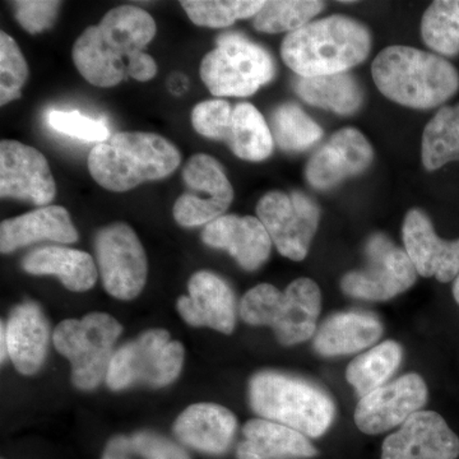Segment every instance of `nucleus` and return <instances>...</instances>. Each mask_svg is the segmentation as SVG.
Wrapping results in <instances>:
<instances>
[{"mask_svg":"<svg viewBox=\"0 0 459 459\" xmlns=\"http://www.w3.org/2000/svg\"><path fill=\"white\" fill-rule=\"evenodd\" d=\"M0 338H2V344H0V347H2V351H0V356H2V361L4 362L5 359H8V343H7V337H5V328H4V323H2V331H0Z\"/></svg>","mask_w":459,"mask_h":459,"instance_id":"obj_41","label":"nucleus"},{"mask_svg":"<svg viewBox=\"0 0 459 459\" xmlns=\"http://www.w3.org/2000/svg\"><path fill=\"white\" fill-rule=\"evenodd\" d=\"M382 334V323L373 314L338 313L325 319L316 332L314 349L327 358L350 355L376 343Z\"/></svg>","mask_w":459,"mask_h":459,"instance_id":"obj_26","label":"nucleus"},{"mask_svg":"<svg viewBox=\"0 0 459 459\" xmlns=\"http://www.w3.org/2000/svg\"><path fill=\"white\" fill-rule=\"evenodd\" d=\"M322 294L310 279H298L280 291L270 283L253 287L241 299L240 316L250 325L273 329L283 346L303 343L316 334Z\"/></svg>","mask_w":459,"mask_h":459,"instance_id":"obj_6","label":"nucleus"},{"mask_svg":"<svg viewBox=\"0 0 459 459\" xmlns=\"http://www.w3.org/2000/svg\"><path fill=\"white\" fill-rule=\"evenodd\" d=\"M48 124L54 131L86 142H102L110 138V131L104 120L92 119L80 111L50 110Z\"/></svg>","mask_w":459,"mask_h":459,"instance_id":"obj_37","label":"nucleus"},{"mask_svg":"<svg viewBox=\"0 0 459 459\" xmlns=\"http://www.w3.org/2000/svg\"><path fill=\"white\" fill-rule=\"evenodd\" d=\"M202 81L214 96L247 98L276 74L273 57L240 33H225L201 63Z\"/></svg>","mask_w":459,"mask_h":459,"instance_id":"obj_8","label":"nucleus"},{"mask_svg":"<svg viewBox=\"0 0 459 459\" xmlns=\"http://www.w3.org/2000/svg\"><path fill=\"white\" fill-rule=\"evenodd\" d=\"M373 148L361 132L341 129L325 147L314 153L307 165V179L314 188H333L347 178L361 174L373 162Z\"/></svg>","mask_w":459,"mask_h":459,"instance_id":"obj_18","label":"nucleus"},{"mask_svg":"<svg viewBox=\"0 0 459 459\" xmlns=\"http://www.w3.org/2000/svg\"><path fill=\"white\" fill-rule=\"evenodd\" d=\"M186 350L165 329H148L115 351L107 385L119 392L135 385L164 388L179 377Z\"/></svg>","mask_w":459,"mask_h":459,"instance_id":"obj_9","label":"nucleus"},{"mask_svg":"<svg viewBox=\"0 0 459 459\" xmlns=\"http://www.w3.org/2000/svg\"><path fill=\"white\" fill-rule=\"evenodd\" d=\"M175 437L193 451L222 455L229 451L238 430L237 416L216 403H195L175 420Z\"/></svg>","mask_w":459,"mask_h":459,"instance_id":"obj_21","label":"nucleus"},{"mask_svg":"<svg viewBox=\"0 0 459 459\" xmlns=\"http://www.w3.org/2000/svg\"><path fill=\"white\" fill-rule=\"evenodd\" d=\"M157 74V65L153 57L144 51L135 54L128 63V75L138 82H147Z\"/></svg>","mask_w":459,"mask_h":459,"instance_id":"obj_40","label":"nucleus"},{"mask_svg":"<svg viewBox=\"0 0 459 459\" xmlns=\"http://www.w3.org/2000/svg\"><path fill=\"white\" fill-rule=\"evenodd\" d=\"M422 164L429 171L459 161V104L444 107L425 126Z\"/></svg>","mask_w":459,"mask_h":459,"instance_id":"obj_30","label":"nucleus"},{"mask_svg":"<svg viewBox=\"0 0 459 459\" xmlns=\"http://www.w3.org/2000/svg\"><path fill=\"white\" fill-rule=\"evenodd\" d=\"M44 240L60 244H72L78 240L77 229L66 208L47 205L22 216L4 220L0 225V250L3 255Z\"/></svg>","mask_w":459,"mask_h":459,"instance_id":"obj_23","label":"nucleus"},{"mask_svg":"<svg viewBox=\"0 0 459 459\" xmlns=\"http://www.w3.org/2000/svg\"><path fill=\"white\" fill-rule=\"evenodd\" d=\"M101 459H192L188 452L165 435L151 430L117 435L105 446Z\"/></svg>","mask_w":459,"mask_h":459,"instance_id":"obj_31","label":"nucleus"},{"mask_svg":"<svg viewBox=\"0 0 459 459\" xmlns=\"http://www.w3.org/2000/svg\"><path fill=\"white\" fill-rule=\"evenodd\" d=\"M14 17L23 30L31 35L45 31L56 23L62 2L22 0L14 2Z\"/></svg>","mask_w":459,"mask_h":459,"instance_id":"obj_39","label":"nucleus"},{"mask_svg":"<svg viewBox=\"0 0 459 459\" xmlns=\"http://www.w3.org/2000/svg\"><path fill=\"white\" fill-rule=\"evenodd\" d=\"M156 31L155 20L143 9L113 8L74 42L75 68L93 86H117L128 75L131 57L143 51Z\"/></svg>","mask_w":459,"mask_h":459,"instance_id":"obj_1","label":"nucleus"},{"mask_svg":"<svg viewBox=\"0 0 459 459\" xmlns=\"http://www.w3.org/2000/svg\"><path fill=\"white\" fill-rule=\"evenodd\" d=\"M186 190L174 204L175 221L183 228L208 225L229 210L234 189L212 156L195 155L183 169Z\"/></svg>","mask_w":459,"mask_h":459,"instance_id":"obj_13","label":"nucleus"},{"mask_svg":"<svg viewBox=\"0 0 459 459\" xmlns=\"http://www.w3.org/2000/svg\"><path fill=\"white\" fill-rule=\"evenodd\" d=\"M123 327L107 313H91L82 319H66L56 325L53 343L72 365V383L81 391H93L107 379L114 346Z\"/></svg>","mask_w":459,"mask_h":459,"instance_id":"obj_7","label":"nucleus"},{"mask_svg":"<svg viewBox=\"0 0 459 459\" xmlns=\"http://www.w3.org/2000/svg\"><path fill=\"white\" fill-rule=\"evenodd\" d=\"M459 437L439 413L419 411L389 435L382 459H457Z\"/></svg>","mask_w":459,"mask_h":459,"instance_id":"obj_16","label":"nucleus"},{"mask_svg":"<svg viewBox=\"0 0 459 459\" xmlns=\"http://www.w3.org/2000/svg\"><path fill=\"white\" fill-rule=\"evenodd\" d=\"M404 247L416 272L451 282L459 276V238L443 240L434 231L430 219L420 210H411L403 222Z\"/></svg>","mask_w":459,"mask_h":459,"instance_id":"obj_19","label":"nucleus"},{"mask_svg":"<svg viewBox=\"0 0 459 459\" xmlns=\"http://www.w3.org/2000/svg\"><path fill=\"white\" fill-rule=\"evenodd\" d=\"M8 358L22 376L41 369L48 355L50 328L41 307L32 301L17 305L4 323Z\"/></svg>","mask_w":459,"mask_h":459,"instance_id":"obj_22","label":"nucleus"},{"mask_svg":"<svg viewBox=\"0 0 459 459\" xmlns=\"http://www.w3.org/2000/svg\"><path fill=\"white\" fill-rule=\"evenodd\" d=\"M295 91L307 104L341 115L355 113L362 104L360 86L352 75L299 78Z\"/></svg>","mask_w":459,"mask_h":459,"instance_id":"obj_28","label":"nucleus"},{"mask_svg":"<svg viewBox=\"0 0 459 459\" xmlns=\"http://www.w3.org/2000/svg\"><path fill=\"white\" fill-rule=\"evenodd\" d=\"M318 451L307 437L279 422L249 420L243 428V440L237 459H309Z\"/></svg>","mask_w":459,"mask_h":459,"instance_id":"obj_24","label":"nucleus"},{"mask_svg":"<svg viewBox=\"0 0 459 459\" xmlns=\"http://www.w3.org/2000/svg\"><path fill=\"white\" fill-rule=\"evenodd\" d=\"M95 252L100 276L108 295L128 301L143 291L148 274L147 255L131 226L114 222L100 230Z\"/></svg>","mask_w":459,"mask_h":459,"instance_id":"obj_10","label":"nucleus"},{"mask_svg":"<svg viewBox=\"0 0 459 459\" xmlns=\"http://www.w3.org/2000/svg\"><path fill=\"white\" fill-rule=\"evenodd\" d=\"M265 2L237 0V2H213V0H183L181 7L189 20L197 26L221 29L231 26L238 20L255 17Z\"/></svg>","mask_w":459,"mask_h":459,"instance_id":"obj_35","label":"nucleus"},{"mask_svg":"<svg viewBox=\"0 0 459 459\" xmlns=\"http://www.w3.org/2000/svg\"><path fill=\"white\" fill-rule=\"evenodd\" d=\"M367 265L343 277L347 295L364 300H389L409 290L416 281V268L404 250L385 235H374L365 247Z\"/></svg>","mask_w":459,"mask_h":459,"instance_id":"obj_12","label":"nucleus"},{"mask_svg":"<svg viewBox=\"0 0 459 459\" xmlns=\"http://www.w3.org/2000/svg\"><path fill=\"white\" fill-rule=\"evenodd\" d=\"M403 350L394 341L377 344L358 356L346 370V379L360 397L383 386L400 368Z\"/></svg>","mask_w":459,"mask_h":459,"instance_id":"obj_29","label":"nucleus"},{"mask_svg":"<svg viewBox=\"0 0 459 459\" xmlns=\"http://www.w3.org/2000/svg\"><path fill=\"white\" fill-rule=\"evenodd\" d=\"M256 214L280 255L303 261L318 230L320 211L304 193L270 192L258 202Z\"/></svg>","mask_w":459,"mask_h":459,"instance_id":"obj_11","label":"nucleus"},{"mask_svg":"<svg viewBox=\"0 0 459 459\" xmlns=\"http://www.w3.org/2000/svg\"><path fill=\"white\" fill-rule=\"evenodd\" d=\"M29 66L20 47L8 33L0 32V105L21 98Z\"/></svg>","mask_w":459,"mask_h":459,"instance_id":"obj_36","label":"nucleus"},{"mask_svg":"<svg viewBox=\"0 0 459 459\" xmlns=\"http://www.w3.org/2000/svg\"><path fill=\"white\" fill-rule=\"evenodd\" d=\"M234 108L225 100H208L193 108V128L205 138L226 141Z\"/></svg>","mask_w":459,"mask_h":459,"instance_id":"obj_38","label":"nucleus"},{"mask_svg":"<svg viewBox=\"0 0 459 459\" xmlns=\"http://www.w3.org/2000/svg\"><path fill=\"white\" fill-rule=\"evenodd\" d=\"M427 401L425 380L419 374H407L362 397L356 406L355 422L362 433H385L419 412Z\"/></svg>","mask_w":459,"mask_h":459,"instance_id":"obj_15","label":"nucleus"},{"mask_svg":"<svg viewBox=\"0 0 459 459\" xmlns=\"http://www.w3.org/2000/svg\"><path fill=\"white\" fill-rule=\"evenodd\" d=\"M23 271L35 276H56L65 289L89 291L98 281V267L89 253L65 247H44L23 258Z\"/></svg>","mask_w":459,"mask_h":459,"instance_id":"obj_25","label":"nucleus"},{"mask_svg":"<svg viewBox=\"0 0 459 459\" xmlns=\"http://www.w3.org/2000/svg\"><path fill=\"white\" fill-rule=\"evenodd\" d=\"M369 30L358 21L331 16L290 32L281 45L283 62L301 78L344 74L369 56Z\"/></svg>","mask_w":459,"mask_h":459,"instance_id":"obj_2","label":"nucleus"},{"mask_svg":"<svg viewBox=\"0 0 459 459\" xmlns=\"http://www.w3.org/2000/svg\"><path fill=\"white\" fill-rule=\"evenodd\" d=\"M202 240L213 249L226 250L249 272L258 270L271 255L270 234L256 217L223 214L205 225Z\"/></svg>","mask_w":459,"mask_h":459,"instance_id":"obj_20","label":"nucleus"},{"mask_svg":"<svg viewBox=\"0 0 459 459\" xmlns=\"http://www.w3.org/2000/svg\"><path fill=\"white\" fill-rule=\"evenodd\" d=\"M453 296H455V301L459 305V276L455 279V285H453Z\"/></svg>","mask_w":459,"mask_h":459,"instance_id":"obj_42","label":"nucleus"},{"mask_svg":"<svg viewBox=\"0 0 459 459\" xmlns=\"http://www.w3.org/2000/svg\"><path fill=\"white\" fill-rule=\"evenodd\" d=\"M250 407L256 415L319 437L331 428L334 403L327 392L303 377L280 371L256 373L249 383Z\"/></svg>","mask_w":459,"mask_h":459,"instance_id":"obj_5","label":"nucleus"},{"mask_svg":"<svg viewBox=\"0 0 459 459\" xmlns=\"http://www.w3.org/2000/svg\"><path fill=\"white\" fill-rule=\"evenodd\" d=\"M325 9L323 2H295V0H279L265 2L255 17L256 31L279 33L294 32L309 23L313 17Z\"/></svg>","mask_w":459,"mask_h":459,"instance_id":"obj_34","label":"nucleus"},{"mask_svg":"<svg viewBox=\"0 0 459 459\" xmlns=\"http://www.w3.org/2000/svg\"><path fill=\"white\" fill-rule=\"evenodd\" d=\"M179 150L153 133L120 132L91 150L87 165L93 180L110 192H128L164 179L179 168Z\"/></svg>","mask_w":459,"mask_h":459,"instance_id":"obj_4","label":"nucleus"},{"mask_svg":"<svg viewBox=\"0 0 459 459\" xmlns=\"http://www.w3.org/2000/svg\"><path fill=\"white\" fill-rule=\"evenodd\" d=\"M380 92L412 108L439 107L459 90L457 69L442 56L415 48H385L371 66Z\"/></svg>","mask_w":459,"mask_h":459,"instance_id":"obj_3","label":"nucleus"},{"mask_svg":"<svg viewBox=\"0 0 459 459\" xmlns=\"http://www.w3.org/2000/svg\"><path fill=\"white\" fill-rule=\"evenodd\" d=\"M56 184L40 151L18 141L0 143V195L47 207L56 198Z\"/></svg>","mask_w":459,"mask_h":459,"instance_id":"obj_14","label":"nucleus"},{"mask_svg":"<svg viewBox=\"0 0 459 459\" xmlns=\"http://www.w3.org/2000/svg\"><path fill=\"white\" fill-rule=\"evenodd\" d=\"M422 40L444 56L459 54V0L431 3L421 21Z\"/></svg>","mask_w":459,"mask_h":459,"instance_id":"obj_32","label":"nucleus"},{"mask_svg":"<svg viewBox=\"0 0 459 459\" xmlns=\"http://www.w3.org/2000/svg\"><path fill=\"white\" fill-rule=\"evenodd\" d=\"M226 143L238 159L263 161L273 152V135L258 108L252 104L234 108Z\"/></svg>","mask_w":459,"mask_h":459,"instance_id":"obj_27","label":"nucleus"},{"mask_svg":"<svg viewBox=\"0 0 459 459\" xmlns=\"http://www.w3.org/2000/svg\"><path fill=\"white\" fill-rule=\"evenodd\" d=\"M188 295L180 296L177 309L192 327H207L231 334L237 325V300L229 283L213 272L190 277Z\"/></svg>","mask_w":459,"mask_h":459,"instance_id":"obj_17","label":"nucleus"},{"mask_svg":"<svg viewBox=\"0 0 459 459\" xmlns=\"http://www.w3.org/2000/svg\"><path fill=\"white\" fill-rule=\"evenodd\" d=\"M272 132L282 150L301 152L322 138V128L303 108L295 104H283L272 115Z\"/></svg>","mask_w":459,"mask_h":459,"instance_id":"obj_33","label":"nucleus"}]
</instances>
